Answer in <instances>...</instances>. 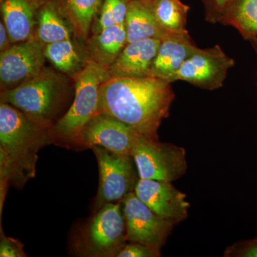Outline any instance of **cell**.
Segmentation results:
<instances>
[{"label": "cell", "instance_id": "24", "mask_svg": "<svg viewBox=\"0 0 257 257\" xmlns=\"http://www.w3.org/2000/svg\"><path fill=\"white\" fill-rule=\"evenodd\" d=\"M231 0H201L204 9V20L207 23H219Z\"/></svg>", "mask_w": 257, "mask_h": 257}, {"label": "cell", "instance_id": "2", "mask_svg": "<svg viewBox=\"0 0 257 257\" xmlns=\"http://www.w3.org/2000/svg\"><path fill=\"white\" fill-rule=\"evenodd\" d=\"M52 140L49 130L40 127L11 104H0V150L8 159L11 182L23 185L35 176L37 152Z\"/></svg>", "mask_w": 257, "mask_h": 257}, {"label": "cell", "instance_id": "21", "mask_svg": "<svg viewBox=\"0 0 257 257\" xmlns=\"http://www.w3.org/2000/svg\"><path fill=\"white\" fill-rule=\"evenodd\" d=\"M219 24L232 27L247 41L257 37V0H231Z\"/></svg>", "mask_w": 257, "mask_h": 257}, {"label": "cell", "instance_id": "6", "mask_svg": "<svg viewBox=\"0 0 257 257\" xmlns=\"http://www.w3.org/2000/svg\"><path fill=\"white\" fill-rule=\"evenodd\" d=\"M132 156L140 179L172 182L187 172L186 150L173 144L160 143L142 135Z\"/></svg>", "mask_w": 257, "mask_h": 257}, {"label": "cell", "instance_id": "5", "mask_svg": "<svg viewBox=\"0 0 257 257\" xmlns=\"http://www.w3.org/2000/svg\"><path fill=\"white\" fill-rule=\"evenodd\" d=\"M126 226L119 203L101 207L84 230L77 243L82 256H116L126 244Z\"/></svg>", "mask_w": 257, "mask_h": 257}, {"label": "cell", "instance_id": "7", "mask_svg": "<svg viewBox=\"0 0 257 257\" xmlns=\"http://www.w3.org/2000/svg\"><path fill=\"white\" fill-rule=\"evenodd\" d=\"M92 149L99 165V185L95 200L96 210H99L135 192L140 176L131 155H119L99 146Z\"/></svg>", "mask_w": 257, "mask_h": 257}, {"label": "cell", "instance_id": "25", "mask_svg": "<svg viewBox=\"0 0 257 257\" xmlns=\"http://www.w3.org/2000/svg\"><path fill=\"white\" fill-rule=\"evenodd\" d=\"M226 257H257V236L243 240L228 246L224 251Z\"/></svg>", "mask_w": 257, "mask_h": 257}, {"label": "cell", "instance_id": "27", "mask_svg": "<svg viewBox=\"0 0 257 257\" xmlns=\"http://www.w3.org/2000/svg\"><path fill=\"white\" fill-rule=\"evenodd\" d=\"M0 256L25 257L27 255L24 251L23 243L13 238L5 236L2 231Z\"/></svg>", "mask_w": 257, "mask_h": 257}, {"label": "cell", "instance_id": "22", "mask_svg": "<svg viewBox=\"0 0 257 257\" xmlns=\"http://www.w3.org/2000/svg\"><path fill=\"white\" fill-rule=\"evenodd\" d=\"M151 7L157 21L170 33H184L187 30L189 5L181 0H155L147 3Z\"/></svg>", "mask_w": 257, "mask_h": 257}, {"label": "cell", "instance_id": "8", "mask_svg": "<svg viewBox=\"0 0 257 257\" xmlns=\"http://www.w3.org/2000/svg\"><path fill=\"white\" fill-rule=\"evenodd\" d=\"M234 59L229 57L219 45L209 48L197 47L182 64L172 83L184 81L205 90L222 87Z\"/></svg>", "mask_w": 257, "mask_h": 257}, {"label": "cell", "instance_id": "13", "mask_svg": "<svg viewBox=\"0 0 257 257\" xmlns=\"http://www.w3.org/2000/svg\"><path fill=\"white\" fill-rule=\"evenodd\" d=\"M197 47L188 32L171 34L161 40L149 77L172 83L182 64Z\"/></svg>", "mask_w": 257, "mask_h": 257}, {"label": "cell", "instance_id": "18", "mask_svg": "<svg viewBox=\"0 0 257 257\" xmlns=\"http://www.w3.org/2000/svg\"><path fill=\"white\" fill-rule=\"evenodd\" d=\"M127 45L124 24L104 29L93 34L86 41L89 60L109 69Z\"/></svg>", "mask_w": 257, "mask_h": 257}, {"label": "cell", "instance_id": "14", "mask_svg": "<svg viewBox=\"0 0 257 257\" xmlns=\"http://www.w3.org/2000/svg\"><path fill=\"white\" fill-rule=\"evenodd\" d=\"M160 42L159 39H147L127 43L108 69L111 78L149 77Z\"/></svg>", "mask_w": 257, "mask_h": 257}, {"label": "cell", "instance_id": "16", "mask_svg": "<svg viewBox=\"0 0 257 257\" xmlns=\"http://www.w3.org/2000/svg\"><path fill=\"white\" fill-rule=\"evenodd\" d=\"M45 55L54 69L73 80L89 61L86 42L78 37L45 45Z\"/></svg>", "mask_w": 257, "mask_h": 257}, {"label": "cell", "instance_id": "9", "mask_svg": "<svg viewBox=\"0 0 257 257\" xmlns=\"http://www.w3.org/2000/svg\"><path fill=\"white\" fill-rule=\"evenodd\" d=\"M121 202L127 241L161 249L176 224L152 211L135 192L128 193Z\"/></svg>", "mask_w": 257, "mask_h": 257}, {"label": "cell", "instance_id": "23", "mask_svg": "<svg viewBox=\"0 0 257 257\" xmlns=\"http://www.w3.org/2000/svg\"><path fill=\"white\" fill-rule=\"evenodd\" d=\"M130 3L131 0H103L93 23L91 35L114 25L124 24Z\"/></svg>", "mask_w": 257, "mask_h": 257}, {"label": "cell", "instance_id": "4", "mask_svg": "<svg viewBox=\"0 0 257 257\" xmlns=\"http://www.w3.org/2000/svg\"><path fill=\"white\" fill-rule=\"evenodd\" d=\"M110 78L107 68L89 60L74 79L73 102L50 128L52 138L77 144L86 125L99 114L101 85Z\"/></svg>", "mask_w": 257, "mask_h": 257}, {"label": "cell", "instance_id": "3", "mask_svg": "<svg viewBox=\"0 0 257 257\" xmlns=\"http://www.w3.org/2000/svg\"><path fill=\"white\" fill-rule=\"evenodd\" d=\"M71 79L45 67L18 87L1 91V102L18 108L39 126L50 130L68 100Z\"/></svg>", "mask_w": 257, "mask_h": 257}, {"label": "cell", "instance_id": "1", "mask_svg": "<svg viewBox=\"0 0 257 257\" xmlns=\"http://www.w3.org/2000/svg\"><path fill=\"white\" fill-rule=\"evenodd\" d=\"M171 84L151 77L109 79L101 85L99 113L159 140L157 132L175 98Z\"/></svg>", "mask_w": 257, "mask_h": 257}, {"label": "cell", "instance_id": "15", "mask_svg": "<svg viewBox=\"0 0 257 257\" xmlns=\"http://www.w3.org/2000/svg\"><path fill=\"white\" fill-rule=\"evenodd\" d=\"M42 0H0L2 21L13 44L35 37L37 14Z\"/></svg>", "mask_w": 257, "mask_h": 257}, {"label": "cell", "instance_id": "29", "mask_svg": "<svg viewBox=\"0 0 257 257\" xmlns=\"http://www.w3.org/2000/svg\"><path fill=\"white\" fill-rule=\"evenodd\" d=\"M250 44H251V46H252L253 50L255 51V53L257 56V37H254V38L251 39L249 41ZM256 87H257V71H256Z\"/></svg>", "mask_w": 257, "mask_h": 257}, {"label": "cell", "instance_id": "28", "mask_svg": "<svg viewBox=\"0 0 257 257\" xmlns=\"http://www.w3.org/2000/svg\"><path fill=\"white\" fill-rule=\"evenodd\" d=\"M13 45L9 32L3 21L0 22V52L6 50Z\"/></svg>", "mask_w": 257, "mask_h": 257}, {"label": "cell", "instance_id": "20", "mask_svg": "<svg viewBox=\"0 0 257 257\" xmlns=\"http://www.w3.org/2000/svg\"><path fill=\"white\" fill-rule=\"evenodd\" d=\"M76 35L87 41L103 0H56Z\"/></svg>", "mask_w": 257, "mask_h": 257}, {"label": "cell", "instance_id": "19", "mask_svg": "<svg viewBox=\"0 0 257 257\" xmlns=\"http://www.w3.org/2000/svg\"><path fill=\"white\" fill-rule=\"evenodd\" d=\"M127 43L147 40H163L171 34L160 26L151 7L143 0H131L125 19Z\"/></svg>", "mask_w": 257, "mask_h": 257}, {"label": "cell", "instance_id": "12", "mask_svg": "<svg viewBox=\"0 0 257 257\" xmlns=\"http://www.w3.org/2000/svg\"><path fill=\"white\" fill-rule=\"evenodd\" d=\"M135 192L147 207L175 224L188 217L190 204L186 194L171 182L140 178Z\"/></svg>", "mask_w": 257, "mask_h": 257}, {"label": "cell", "instance_id": "26", "mask_svg": "<svg viewBox=\"0 0 257 257\" xmlns=\"http://www.w3.org/2000/svg\"><path fill=\"white\" fill-rule=\"evenodd\" d=\"M160 249L143 243H126L116 257H157L160 256Z\"/></svg>", "mask_w": 257, "mask_h": 257}, {"label": "cell", "instance_id": "10", "mask_svg": "<svg viewBox=\"0 0 257 257\" xmlns=\"http://www.w3.org/2000/svg\"><path fill=\"white\" fill-rule=\"evenodd\" d=\"M45 45L36 37L13 44L0 52L1 91L13 89L33 78L45 67Z\"/></svg>", "mask_w": 257, "mask_h": 257}, {"label": "cell", "instance_id": "17", "mask_svg": "<svg viewBox=\"0 0 257 257\" xmlns=\"http://www.w3.org/2000/svg\"><path fill=\"white\" fill-rule=\"evenodd\" d=\"M35 37L46 45L77 36L56 0H42Z\"/></svg>", "mask_w": 257, "mask_h": 257}, {"label": "cell", "instance_id": "11", "mask_svg": "<svg viewBox=\"0 0 257 257\" xmlns=\"http://www.w3.org/2000/svg\"><path fill=\"white\" fill-rule=\"evenodd\" d=\"M141 134L107 114L99 113L83 130L77 144L104 147L119 155H131Z\"/></svg>", "mask_w": 257, "mask_h": 257}, {"label": "cell", "instance_id": "30", "mask_svg": "<svg viewBox=\"0 0 257 257\" xmlns=\"http://www.w3.org/2000/svg\"><path fill=\"white\" fill-rule=\"evenodd\" d=\"M145 3H152V2L155 1V0H143Z\"/></svg>", "mask_w": 257, "mask_h": 257}]
</instances>
